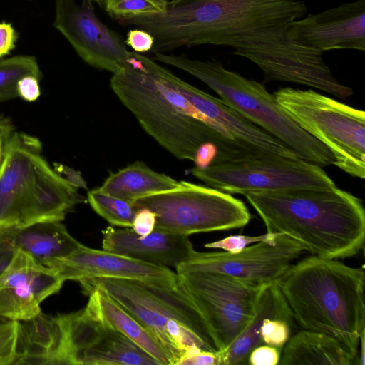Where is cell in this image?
Masks as SVG:
<instances>
[{"instance_id": "cell-11", "label": "cell", "mask_w": 365, "mask_h": 365, "mask_svg": "<svg viewBox=\"0 0 365 365\" xmlns=\"http://www.w3.org/2000/svg\"><path fill=\"white\" fill-rule=\"evenodd\" d=\"M178 275L204 319L217 351L225 350L251 321L265 286L250 285L218 272Z\"/></svg>"}, {"instance_id": "cell-5", "label": "cell", "mask_w": 365, "mask_h": 365, "mask_svg": "<svg viewBox=\"0 0 365 365\" xmlns=\"http://www.w3.org/2000/svg\"><path fill=\"white\" fill-rule=\"evenodd\" d=\"M40 140L11 133L0 165V229L36 222L62 221L83 201L41 155Z\"/></svg>"}, {"instance_id": "cell-38", "label": "cell", "mask_w": 365, "mask_h": 365, "mask_svg": "<svg viewBox=\"0 0 365 365\" xmlns=\"http://www.w3.org/2000/svg\"><path fill=\"white\" fill-rule=\"evenodd\" d=\"M53 166L55 171L73 187L76 189L87 188L85 180L78 171L60 163H54Z\"/></svg>"}, {"instance_id": "cell-6", "label": "cell", "mask_w": 365, "mask_h": 365, "mask_svg": "<svg viewBox=\"0 0 365 365\" xmlns=\"http://www.w3.org/2000/svg\"><path fill=\"white\" fill-rule=\"evenodd\" d=\"M86 294L100 287L156 339L169 364H178L189 350H216L200 311L179 283L165 287L135 280L94 278L79 282Z\"/></svg>"}, {"instance_id": "cell-33", "label": "cell", "mask_w": 365, "mask_h": 365, "mask_svg": "<svg viewBox=\"0 0 365 365\" xmlns=\"http://www.w3.org/2000/svg\"><path fill=\"white\" fill-rule=\"evenodd\" d=\"M178 365H222L220 352L194 348L184 354Z\"/></svg>"}, {"instance_id": "cell-25", "label": "cell", "mask_w": 365, "mask_h": 365, "mask_svg": "<svg viewBox=\"0 0 365 365\" xmlns=\"http://www.w3.org/2000/svg\"><path fill=\"white\" fill-rule=\"evenodd\" d=\"M179 182L165 174L153 170L144 163L136 161L111 174L97 189L134 203L145 195L174 188Z\"/></svg>"}, {"instance_id": "cell-10", "label": "cell", "mask_w": 365, "mask_h": 365, "mask_svg": "<svg viewBox=\"0 0 365 365\" xmlns=\"http://www.w3.org/2000/svg\"><path fill=\"white\" fill-rule=\"evenodd\" d=\"M191 173L205 184L230 195L336 187L322 167L302 158L274 155L195 167Z\"/></svg>"}, {"instance_id": "cell-30", "label": "cell", "mask_w": 365, "mask_h": 365, "mask_svg": "<svg viewBox=\"0 0 365 365\" xmlns=\"http://www.w3.org/2000/svg\"><path fill=\"white\" fill-rule=\"evenodd\" d=\"M280 233L267 232L264 235L258 236H248L242 235H234L227 236L222 240L207 243L205 247L207 248L221 249L224 251L236 253L252 244L259 242H267L275 243L277 236Z\"/></svg>"}, {"instance_id": "cell-35", "label": "cell", "mask_w": 365, "mask_h": 365, "mask_svg": "<svg viewBox=\"0 0 365 365\" xmlns=\"http://www.w3.org/2000/svg\"><path fill=\"white\" fill-rule=\"evenodd\" d=\"M155 214L148 208H138L136 210L131 226L132 230L140 236L151 233L155 227Z\"/></svg>"}, {"instance_id": "cell-26", "label": "cell", "mask_w": 365, "mask_h": 365, "mask_svg": "<svg viewBox=\"0 0 365 365\" xmlns=\"http://www.w3.org/2000/svg\"><path fill=\"white\" fill-rule=\"evenodd\" d=\"M26 76H42L36 58L33 56L18 55L0 60V102L18 96L17 83Z\"/></svg>"}, {"instance_id": "cell-43", "label": "cell", "mask_w": 365, "mask_h": 365, "mask_svg": "<svg viewBox=\"0 0 365 365\" xmlns=\"http://www.w3.org/2000/svg\"><path fill=\"white\" fill-rule=\"evenodd\" d=\"M171 1H175V0H171Z\"/></svg>"}, {"instance_id": "cell-7", "label": "cell", "mask_w": 365, "mask_h": 365, "mask_svg": "<svg viewBox=\"0 0 365 365\" xmlns=\"http://www.w3.org/2000/svg\"><path fill=\"white\" fill-rule=\"evenodd\" d=\"M155 61L173 66L200 79L252 123L265 130L301 158L320 167L334 165L335 158L324 145L294 122L264 85L225 68L220 62L185 55L154 53Z\"/></svg>"}, {"instance_id": "cell-19", "label": "cell", "mask_w": 365, "mask_h": 365, "mask_svg": "<svg viewBox=\"0 0 365 365\" xmlns=\"http://www.w3.org/2000/svg\"><path fill=\"white\" fill-rule=\"evenodd\" d=\"M102 233L103 250L159 266L175 268L195 250L188 235L158 229L145 236L137 235L131 227H108Z\"/></svg>"}, {"instance_id": "cell-39", "label": "cell", "mask_w": 365, "mask_h": 365, "mask_svg": "<svg viewBox=\"0 0 365 365\" xmlns=\"http://www.w3.org/2000/svg\"><path fill=\"white\" fill-rule=\"evenodd\" d=\"M16 251L11 243L0 235V275L10 264Z\"/></svg>"}, {"instance_id": "cell-17", "label": "cell", "mask_w": 365, "mask_h": 365, "mask_svg": "<svg viewBox=\"0 0 365 365\" xmlns=\"http://www.w3.org/2000/svg\"><path fill=\"white\" fill-rule=\"evenodd\" d=\"M64 281L52 269L16 250L0 275V317L22 321L41 312V302L58 292Z\"/></svg>"}, {"instance_id": "cell-24", "label": "cell", "mask_w": 365, "mask_h": 365, "mask_svg": "<svg viewBox=\"0 0 365 365\" xmlns=\"http://www.w3.org/2000/svg\"><path fill=\"white\" fill-rule=\"evenodd\" d=\"M86 294L89 295V299L85 308L91 314L130 339L160 365L169 364L165 351L152 334L108 293L93 287Z\"/></svg>"}, {"instance_id": "cell-29", "label": "cell", "mask_w": 365, "mask_h": 365, "mask_svg": "<svg viewBox=\"0 0 365 365\" xmlns=\"http://www.w3.org/2000/svg\"><path fill=\"white\" fill-rule=\"evenodd\" d=\"M291 327L286 320L265 318L259 331L262 344L282 349L290 338Z\"/></svg>"}, {"instance_id": "cell-36", "label": "cell", "mask_w": 365, "mask_h": 365, "mask_svg": "<svg viewBox=\"0 0 365 365\" xmlns=\"http://www.w3.org/2000/svg\"><path fill=\"white\" fill-rule=\"evenodd\" d=\"M39 81L34 76H26L21 78L16 88L18 96L29 102L36 101L41 94Z\"/></svg>"}, {"instance_id": "cell-12", "label": "cell", "mask_w": 365, "mask_h": 365, "mask_svg": "<svg viewBox=\"0 0 365 365\" xmlns=\"http://www.w3.org/2000/svg\"><path fill=\"white\" fill-rule=\"evenodd\" d=\"M304 251L299 242L279 234L275 243L256 242L236 253L194 250L175 269L178 274L218 272L250 285L264 287L278 283Z\"/></svg>"}, {"instance_id": "cell-34", "label": "cell", "mask_w": 365, "mask_h": 365, "mask_svg": "<svg viewBox=\"0 0 365 365\" xmlns=\"http://www.w3.org/2000/svg\"><path fill=\"white\" fill-rule=\"evenodd\" d=\"M125 43L126 46L130 47L133 51L143 53L152 51L155 38L148 31L135 27L128 31Z\"/></svg>"}, {"instance_id": "cell-9", "label": "cell", "mask_w": 365, "mask_h": 365, "mask_svg": "<svg viewBox=\"0 0 365 365\" xmlns=\"http://www.w3.org/2000/svg\"><path fill=\"white\" fill-rule=\"evenodd\" d=\"M134 205L155 214V229L188 236L240 228L251 218L242 200L217 189L186 181L141 197Z\"/></svg>"}, {"instance_id": "cell-42", "label": "cell", "mask_w": 365, "mask_h": 365, "mask_svg": "<svg viewBox=\"0 0 365 365\" xmlns=\"http://www.w3.org/2000/svg\"><path fill=\"white\" fill-rule=\"evenodd\" d=\"M93 2L96 3L100 7H104L105 0H93Z\"/></svg>"}, {"instance_id": "cell-16", "label": "cell", "mask_w": 365, "mask_h": 365, "mask_svg": "<svg viewBox=\"0 0 365 365\" xmlns=\"http://www.w3.org/2000/svg\"><path fill=\"white\" fill-rule=\"evenodd\" d=\"M287 35L320 52L365 51V0H356L290 22Z\"/></svg>"}, {"instance_id": "cell-27", "label": "cell", "mask_w": 365, "mask_h": 365, "mask_svg": "<svg viewBox=\"0 0 365 365\" xmlns=\"http://www.w3.org/2000/svg\"><path fill=\"white\" fill-rule=\"evenodd\" d=\"M93 210L113 225L131 227L137 209L134 203L102 192L98 189L87 195Z\"/></svg>"}, {"instance_id": "cell-3", "label": "cell", "mask_w": 365, "mask_h": 365, "mask_svg": "<svg viewBox=\"0 0 365 365\" xmlns=\"http://www.w3.org/2000/svg\"><path fill=\"white\" fill-rule=\"evenodd\" d=\"M244 195L262 220L267 232L286 235L313 255L344 259L355 256L364 247L362 201L337 186Z\"/></svg>"}, {"instance_id": "cell-28", "label": "cell", "mask_w": 365, "mask_h": 365, "mask_svg": "<svg viewBox=\"0 0 365 365\" xmlns=\"http://www.w3.org/2000/svg\"><path fill=\"white\" fill-rule=\"evenodd\" d=\"M167 0H105L103 9L115 19L119 17L163 12Z\"/></svg>"}, {"instance_id": "cell-13", "label": "cell", "mask_w": 365, "mask_h": 365, "mask_svg": "<svg viewBox=\"0 0 365 365\" xmlns=\"http://www.w3.org/2000/svg\"><path fill=\"white\" fill-rule=\"evenodd\" d=\"M61 316L66 364L160 365L139 346L85 307Z\"/></svg>"}, {"instance_id": "cell-15", "label": "cell", "mask_w": 365, "mask_h": 365, "mask_svg": "<svg viewBox=\"0 0 365 365\" xmlns=\"http://www.w3.org/2000/svg\"><path fill=\"white\" fill-rule=\"evenodd\" d=\"M54 270L65 282H81L94 278H115L174 287L178 275L167 267L138 260L118 253L91 249L81 245L69 255L51 262Z\"/></svg>"}, {"instance_id": "cell-21", "label": "cell", "mask_w": 365, "mask_h": 365, "mask_svg": "<svg viewBox=\"0 0 365 365\" xmlns=\"http://www.w3.org/2000/svg\"><path fill=\"white\" fill-rule=\"evenodd\" d=\"M0 235L9 241L16 250L26 252L47 267L53 260L69 255L82 245L59 220L1 228Z\"/></svg>"}, {"instance_id": "cell-14", "label": "cell", "mask_w": 365, "mask_h": 365, "mask_svg": "<svg viewBox=\"0 0 365 365\" xmlns=\"http://www.w3.org/2000/svg\"><path fill=\"white\" fill-rule=\"evenodd\" d=\"M53 26L88 65L112 73L127 61L130 51L121 36L103 23L93 0H54Z\"/></svg>"}, {"instance_id": "cell-2", "label": "cell", "mask_w": 365, "mask_h": 365, "mask_svg": "<svg viewBox=\"0 0 365 365\" xmlns=\"http://www.w3.org/2000/svg\"><path fill=\"white\" fill-rule=\"evenodd\" d=\"M307 11L302 0H175L163 12L118 22L151 34L153 53L213 45L232 48L238 56L285 33Z\"/></svg>"}, {"instance_id": "cell-32", "label": "cell", "mask_w": 365, "mask_h": 365, "mask_svg": "<svg viewBox=\"0 0 365 365\" xmlns=\"http://www.w3.org/2000/svg\"><path fill=\"white\" fill-rule=\"evenodd\" d=\"M281 353L282 349L262 344L250 351L247 364L250 365H277Z\"/></svg>"}, {"instance_id": "cell-18", "label": "cell", "mask_w": 365, "mask_h": 365, "mask_svg": "<svg viewBox=\"0 0 365 365\" xmlns=\"http://www.w3.org/2000/svg\"><path fill=\"white\" fill-rule=\"evenodd\" d=\"M171 79L202 120L223 135L259 155L301 158L280 140L252 123L222 99L207 94L173 73Z\"/></svg>"}, {"instance_id": "cell-22", "label": "cell", "mask_w": 365, "mask_h": 365, "mask_svg": "<svg viewBox=\"0 0 365 365\" xmlns=\"http://www.w3.org/2000/svg\"><path fill=\"white\" fill-rule=\"evenodd\" d=\"M265 318L281 319L293 323L292 312L278 283L270 284L262 289L251 321L225 350L220 351L222 365L247 364L250 351L262 344L259 331Z\"/></svg>"}, {"instance_id": "cell-37", "label": "cell", "mask_w": 365, "mask_h": 365, "mask_svg": "<svg viewBox=\"0 0 365 365\" xmlns=\"http://www.w3.org/2000/svg\"><path fill=\"white\" fill-rule=\"evenodd\" d=\"M17 38V33L11 24L0 22V58L14 48Z\"/></svg>"}, {"instance_id": "cell-40", "label": "cell", "mask_w": 365, "mask_h": 365, "mask_svg": "<svg viewBox=\"0 0 365 365\" xmlns=\"http://www.w3.org/2000/svg\"><path fill=\"white\" fill-rule=\"evenodd\" d=\"M11 124L5 119L0 118V140L5 139L13 132Z\"/></svg>"}, {"instance_id": "cell-20", "label": "cell", "mask_w": 365, "mask_h": 365, "mask_svg": "<svg viewBox=\"0 0 365 365\" xmlns=\"http://www.w3.org/2000/svg\"><path fill=\"white\" fill-rule=\"evenodd\" d=\"M66 364L65 334L61 314L41 312L19 321L16 354L14 365Z\"/></svg>"}, {"instance_id": "cell-31", "label": "cell", "mask_w": 365, "mask_h": 365, "mask_svg": "<svg viewBox=\"0 0 365 365\" xmlns=\"http://www.w3.org/2000/svg\"><path fill=\"white\" fill-rule=\"evenodd\" d=\"M19 321L0 323V365H14L18 336Z\"/></svg>"}, {"instance_id": "cell-8", "label": "cell", "mask_w": 365, "mask_h": 365, "mask_svg": "<svg viewBox=\"0 0 365 365\" xmlns=\"http://www.w3.org/2000/svg\"><path fill=\"white\" fill-rule=\"evenodd\" d=\"M279 107L300 128L324 145L334 165L365 178V113L313 90L282 88L274 93Z\"/></svg>"}, {"instance_id": "cell-1", "label": "cell", "mask_w": 365, "mask_h": 365, "mask_svg": "<svg viewBox=\"0 0 365 365\" xmlns=\"http://www.w3.org/2000/svg\"><path fill=\"white\" fill-rule=\"evenodd\" d=\"M172 73L130 51L124 66L113 73L110 86L145 131L178 159L203 168L258 155L206 123L173 84Z\"/></svg>"}, {"instance_id": "cell-41", "label": "cell", "mask_w": 365, "mask_h": 365, "mask_svg": "<svg viewBox=\"0 0 365 365\" xmlns=\"http://www.w3.org/2000/svg\"><path fill=\"white\" fill-rule=\"evenodd\" d=\"M4 140H0V165L1 164L4 155Z\"/></svg>"}, {"instance_id": "cell-4", "label": "cell", "mask_w": 365, "mask_h": 365, "mask_svg": "<svg viewBox=\"0 0 365 365\" xmlns=\"http://www.w3.org/2000/svg\"><path fill=\"white\" fill-rule=\"evenodd\" d=\"M278 285L300 327L337 339L358 357L365 332L364 268L312 255L294 263Z\"/></svg>"}, {"instance_id": "cell-23", "label": "cell", "mask_w": 365, "mask_h": 365, "mask_svg": "<svg viewBox=\"0 0 365 365\" xmlns=\"http://www.w3.org/2000/svg\"><path fill=\"white\" fill-rule=\"evenodd\" d=\"M282 349L279 365H359L357 356L343 343L319 331L303 329Z\"/></svg>"}]
</instances>
